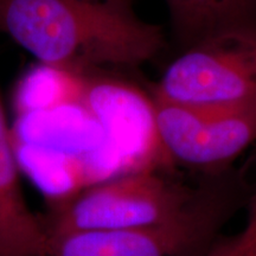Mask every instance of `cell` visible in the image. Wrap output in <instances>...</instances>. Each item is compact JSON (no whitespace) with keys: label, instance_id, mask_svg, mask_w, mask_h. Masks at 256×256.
Segmentation results:
<instances>
[{"label":"cell","instance_id":"obj_1","mask_svg":"<svg viewBox=\"0 0 256 256\" xmlns=\"http://www.w3.org/2000/svg\"><path fill=\"white\" fill-rule=\"evenodd\" d=\"M0 32L48 68L75 78L156 58L166 32L134 4L112 0H0Z\"/></svg>","mask_w":256,"mask_h":256},{"label":"cell","instance_id":"obj_2","mask_svg":"<svg viewBox=\"0 0 256 256\" xmlns=\"http://www.w3.org/2000/svg\"><path fill=\"white\" fill-rule=\"evenodd\" d=\"M204 192L145 166L106 179L58 202L44 223L49 238L159 226L186 212Z\"/></svg>","mask_w":256,"mask_h":256},{"label":"cell","instance_id":"obj_3","mask_svg":"<svg viewBox=\"0 0 256 256\" xmlns=\"http://www.w3.org/2000/svg\"><path fill=\"white\" fill-rule=\"evenodd\" d=\"M151 121L158 154L200 171L226 168L256 142V104L194 107L152 96Z\"/></svg>","mask_w":256,"mask_h":256},{"label":"cell","instance_id":"obj_4","mask_svg":"<svg viewBox=\"0 0 256 256\" xmlns=\"http://www.w3.org/2000/svg\"><path fill=\"white\" fill-rule=\"evenodd\" d=\"M151 95L194 107L256 104V34L214 38L178 51Z\"/></svg>","mask_w":256,"mask_h":256},{"label":"cell","instance_id":"obj_5","mask_svg":"<svg viewBox=\"0 0 256 256\" xmlns=\"http://www.w3.org/2000/svg\"><path fill=\"white\" fill-rule=\"evenodd\" d=\"M232 203L226 191L206 190L186 212L159 226L50 236L49 256H203Z\"/></svg>","mask_w":256,"mask_h":256},{"label":"cell","instance_id":"obj_6","mask_svg":"<svg viewBox=\"0 0 256 256\" xmlns=\"http://www.w3.org/2000/svg\"><path fill=\"white\" fill-rule=\"evenodd\" d=\"M0 256H49L44 220L28 206L0 94Z\"/></svg>","mask_w":256,"mask_h":256},{"label":"cell","instance_id":"obj_7","mask_svg":"<svg viewBox=\"0 0 256 256\" xmlns=\"http://www.w3.org/2000/svg\"><path fill=\"white\" fill-rule=\"evenodd\" d=\"M178 48L234 34H256V0H162Z\"/></svg>","mask_w":256,"mask_h":256},{"label":"cell","instance_id":"obj_8","mask_svg":"<svg viewBox=\"0 0 256 256\" xmlns=\"http://www.w3.org/2000/svg\"><path fill=\"white\" fill-rule=\"evenodd\" d=\"M252 222L247 218L244 228L229 236L218 235L203 256H242L252 238Z\"/></svg>","mask_w":256,"mask_h":256},{"label":"cell","instance_id":"obj_9","mask_svg":"<svg viewBox=\"0 0 256 256\" xmlns=\"http://www.w3.org/2000/svg\"><path fill=\"white\" fill-rule=\"evenodd\" d=\"M248 217L252 220V238L250 243L248 244L247 249L243 252L242 256H256V191L252 194L250 200V206H249V214Z\"/></svg>","mask_w":256,"mask_h":256},{"label":"cell","instance_id":"obj_10","mask_svg":"<svg viewBox=\"0 0 256 256\" xmlns=\"http://www.w3.org/2000/svg\"><path fill=\"white\" fill-rule=\"evenodd\" d=\"M112 2H127V4H134V0H112Z\"/></svg>","mask_w":256,"mask_h":256}]
</instances>
